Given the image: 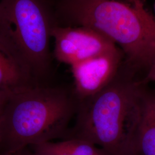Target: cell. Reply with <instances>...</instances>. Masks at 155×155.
Instances as JSON below:
<instances>
[{"mask_svg":"<svg viewBox=\"0 0 155 155\" xmlns=\"http://www.w3.org/2000/svg\"><path fill=\"white\" fill-rule=\"evenodd\" d=\"M146 86L142 78L122 64L104 89L78 100L75 125L64 139H82L110 155H133L148 92Z\"/></svg>","mask_w":155,"mask_h":155,"instance_id":"obj_1","label":"cell"},{"mask_svg":"<svg viewBox=\"0 0 155 155\" xmlns=\"http://www.w3.org/2000/svg\"><path fill=\"white\" fill-rule=\"evenodd\" d=\"M143 81L146 84L150 82L155 83V62L150 67V70L143 79Z\"/></svg>","mask_w":155,"mask_h":155,"instance_id":"obj_10","label":"cell"},{"mask_svg":"<svg viewBox=\"0 0 155 155\" xmlns=\"http://www.w3.org/2000/svg\"><path fill=\"white\" fill-rule=\"evenodd\" d=\"M9 95L0 94V116H1V111H2L3 105H4V104L6 100L7 99V98L8 97Z\"/></svg>","mask_w":155,"mask_h":155,"instance_id":"obj_11","label":"cell"},{"mask_svg":"<svg viewBox=\"0 0 155 155\" xmlns=\"http://www.w3.org/2000/svg\"><path fill=\"white\" fill-rule=\"evenodd\" d=\"M56 25L83 26L121 47L124 64L145 76L155 62V17L145 0H58Z\"/></svg>","mask_w":155,"mask_h":155,"instance_id":"obj_2","label":"cell"},{"mask_svg":"<svg viewBox=\"0 0 155 155\" xmlns=\"http://www.w3.org/2000/svg\"><path fill=\"white\" fill-rule=\"evenodd\" d=\"M133 155H155V93L148 91L146 95Z\"/></svg>","mask_w":155,"mask_h":155,"instance_id":"obj_7","label":"cell"},{"mask_svg":"<svg viewBox=\"0 0 155 155\" xmlns=\"http://www.w3.org/2000/svg\"><path fill=\"white\" fill-rule=\"evenodd\" d=\"M29 148L37 155H110L89 141L75 138L46 142Z\"/></svg>","mask_w":155,"mask_h":155,"instance_id":"obj_8","label":"cell"},{"mask_svg":"<svg viewBox=\"0 0 155 155\" xmlns=\"http://www.w3.org/2000/svg\"><path fill=\"white\" fill-rule=\"evenodd\" d=\"M124 61L118 47L71 66L74 91L79 100L98 93L116 76Z\"/></svg>","mask_w":155,"mask_h":155,"instance_id":"obj_6","label":"cell"},{"mask_svg":"<svg viewBox=\"0 0 155 155\" xmlns=\"http://www.w3.org/2000/svg\"><path fill=\"white\" fill-rule=\"evenodd\" d=\"M51 36L56 59L70 66L118 48L102 34L83 26L55 25Z\"/></svg>","mask_w":155,"mask_h":155,"instance_id":"obj_5","label":"cell"},{"mask_svg":"<svg viewBox=\"0 0 155 155\" xmlns=\"http://www.w3.org/2000/svg\"></svg>","mask_w":155,"mask_h":155,"instance_id":"obj_14","label":"cell"},{"mask_svg":"<svg viewBox=\"0 0 155 155\" xmlns=\"http://www.w3.org/2000/svg\"><path fill=\"white\" fill-rule=\"evenodd\" d=\"M0 155H20L17 153H0Z\"/></svg>","mask_w":155,"mask_h":155,"instance_id":"obj_13","label":"cell"},{"mask_svg":"<svg viewBox=\"0 0 155 155\" xmlns=\"http://www.w3.org/2000/svg\"><path fill=\"white\" fill-rule=\"evenodd\" d=\"M79 100L74 90L45 84L9 95L0 116V153L66 137Z\"/></svg>","mask_w":155,"mask_h":155,"instance_id":"obj_3","label":"cell"},{"mask_svg":"<svg viewBox=\"0 0 155 155\" xmlns=\"http://www.w3.org/2000/svg\"><path fill=\"white\" fill-rule=\"evenodd\" d=\"M27 148H28L22 150L20 152H18V153L20 155H37L35 153H34L32 150V152L29 151Z\"/></svg>","mask_w":155,"mask_h":155,"instance_id":"obj_12","label":"cell"},{"mask_svg":"<svg viewBox=\"0 0 155 155\" xmlns=\"http://www.w3.org/2000/svg\"><path fill=\"white\" fill-rule=\"evenodd\" d=\"M35 85L0 49V94L10 95Z\"/></svg>","mask_w":155,"mask_h":155,"instance_id":"obj_9","label":"cell"},{"mask_svg":"<svg viewBox=\"0 0 155 155\" xmlns=\"http://www.w3.org/2000/svg\"><path fill=\"white\" fill-rule=\"evenodd\" d=\"M55 25L47 0H0V49L36 85L50 73Z\"/></svg>","mask_w":155,"mask_h":155,"instance_id":"obj_4","label":"cell"}]
</instances>
